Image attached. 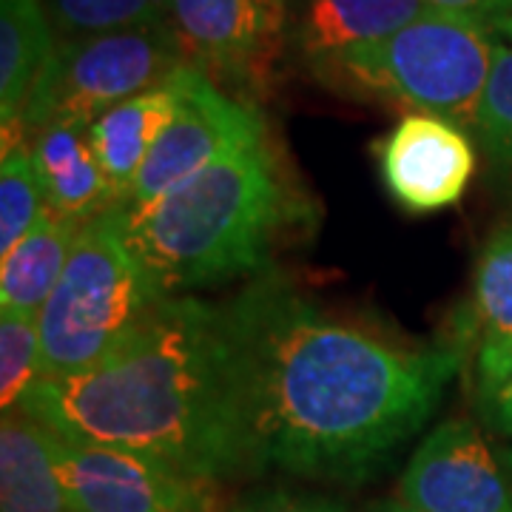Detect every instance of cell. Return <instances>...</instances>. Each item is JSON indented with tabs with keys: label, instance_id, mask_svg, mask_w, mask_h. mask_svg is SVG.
<instances>
[{
	"label": "cell",
	"instance_id": "obj_1",
	"mask_svg": "<svg viewBox=\"0 0 512 512\" xmlns=\"http://www.w3.org/2000/svg\"><path fill=\"white\" fill-rule=\"evenodd\" d=\"M256 476L362 484L419 433L470 348L404 345L319 311L276 276L225 305Z\"/></svg>",
	"mask_w": 512,
	"mask_h": 512
},
{
	"label": "cell",
	"instance_id": "obj_2",
	"mask_svg": "<svg viewBox=\"0 0 512 512\" xmlns=\"http://www.w3.org/2000/svg\"><path fill=\"white\" fill-rule=\"evenodd\" d=\"M43 427L163 458L222 484L256 476L225 305L163 296L103 362L37 379L18 404Z\"/></svg>",
	"mask_w": 512,
	"mask_h": 512
},
{
	"label": "cell",
	"instance_id": "obj_3",
	"mask_svg": "<svg viewBox=\"0 0 512 512\" xmlns=\"http://www.w3.org/2000/svg\"><path fill=\"white\" fill-rule=\"evenodd\" d=\"M291 191L268 131L245 140L148 205H123L134 254L163 296L262 276Z\"/></svg>",
	"mask_w": 512,
	"mask_h": 512
},
{
	"label": "cell",
	"instance_id": "obj_4",
	"mask_svg": "<svg viewBox=\"0 0 512 512\" xmlns=\"http://www.w3.org/2000/svg\"><path fill=\"white\" fill-rule=\"evenodd\" d=\"M490 20L430 9L384 40L313 60V74L339 92L473 128L493 69Z\"/></svg>",
	"mask_w": 512,
	"mask_h": 512
},
{
	"label": "cell",
	"instance_id": "obj_5",
	"mask_svg": "<svg viewBox=\"0 0 512 512\" xmlns=\"http://www.w3.org/2000/svg\"><path fill=\"white\" fill-rule=\"evenodd\" d=\"M163 299L134 254L126 208L111 205L83 225L46 299L40 322V379H66L103 362Z\"/></svg>",
	"mask_w": 512,
	"mask_h": 512
},
{
	"label": "cell",
	"instance_id": "obj_6",
	"mask_svg": "<svg viewBox=\"0 0 512 512\" xmlns=\"http://www.w3.org/2000/svg\"><path fill=\"white\" fill-rule=\"evenodd\" d=\"M185 55L168 20L86 37H63L32 89L20 128L32 134L55 120L92 126L100 114L163 86Z\"/></svg>",
	"mask_w": 512,
	"mask_h": 512
},
{
	"label": "cell",
	"instance_id": "obj_7",
	"mask_svg": "<svg viewBox=\"0 0 512 512\" xmlns=\"http://www.w3.org/2000/svg\"><path fill=\"white\" fill-rule=\"evenodd\" d=\"M72 512H214L217 484L126 447L63 436L46 427Z\"/></svg>",
	"mask_w": 512,
	"mask_h": 512
},
{
	"label": "cell",
	"instance_id": "obj_8",
	"mask_svg": "<svg viewBox=\"0 0 512 512\" xmlns=\"http://www.w3.org/2000/svg\"><path fill=\"white\" fill-rule=\"evenodd\" d=\"M177 111L154 143L123 205H148L183 185L231 148L265 134V117L194 66L174 72Z\"/></svg>",
	"mask_w": 512,
	"mask_h": 512
},
{
	"label": "cell",
	"instance_id": "obj_9",
	"mask_svg": "<svg viewBox=\"0 0 512 512\" xmlns=\"http://www.w3.org/2000/svg\"><path fill=\"white\" fill-rule=\"evenodd\" d=\"M402 501L419 512H512V478L473 421L447 419L407 461Z\"/></svg>",
	"mask_w": 512,
	"mask_h": 512
},
{
	"label": "cell",
	"instance_id": "obj_10",
	"mask_svg": "<svg viewBox=\"0 0 512 512\" xmlns=\"http://www.w3.org/2000/svg\"><path fill=\"white\" fill-rule=\"evenodd\" d=\"M384 188L410 214L453 208L476 174V140L436 114H407L373 146Z\"/></svg>",
	"mask_w": 512,
	"mask_h": 512
},
{
	"label": "cell",
	"instance_id": "obj_11",
	"mask_svg": "<svg viewBox=\"0 0 512 512\" xmlns=\"http://www.w3.org/2000/svg\"><path fill=\"white\" fill-rule=\"evenodd\" d=\"M165 20L185 66L237 89L265 77L282 35V20L271 18L259 0H165Z\"/></svg>",
	"mask_w": 512,
	"mask_h": 512
},
{
	"label": "cell",
	"instance_id": "obj_12",
	"mask_svg": "<svg viewBox=\"0 0 512 512\" xmlns=\"http://www.w3.org/2000/svg\"><path fill=\"white\" fill-rule=\"evenodd\" d=\"M464 328L473 348V393L484 413L512 379V222L487 237L473 274Z\"/></svg>",
	"mask_w": 512,
	"mask_h": 512
},
{
	"label": "cell",
	"instance_id": "obj_13",
	"mask_svg": "<svg viewBox=\"0 0 512 512\" xmlns=\"http://www.w3.org/2000/svg\"><path fill=\"white\" fill-rule=\"evenodd\" d=\"M29 137L52 211L89 222L111 205H120L94 157L86 123L55 120Z\"/></svg>",
	"mask_w": 512,
	"mask_h": 512
},
{
	"label": "cell",
	"instance_id": "obj_14",
	"mask_svg": "<svg viewBox=\"0 0 512 512\" xmlns=\"http://www.w3.org/2000/svg\"><path fill=\"white\" fill-rule=\"evenodd\" d=\"M174 111H177V86L171 74L163 86H154L114 106L89 126L94 157L120 205L126 202L131 185L143 171L154 143L171 123Z\"/></svg>",
	"mask_w": 512,
	"mask_h": 512
},
{
	"label": "cell",
	"instance_id": "obj_15",
	"mask_svg": "<svg viewBox=\"0 0 512 512\" xmlns=\"http://www.w3.org/2000/svg\"><path fill=\"white\" fill-rule=\"evenodd\" d=\"M0 512H72L46 427L20 407L0 421Z\"/></svg>",
	"mask_w": 512,
	"mask_h": 512
},
{
	"label": "cell",
	"instance_id": "obj_16",
	"mask_svg": "<svg viewBox=\"0 0 512 512\" xmlns=\"http://www.w3.org/2000/svg\"><path fill=\"white\" fill-rule=\"evenodd\" d=\"M433 6L427 0H308L299 46L308 63L384 40Z\"/></svg>",
	"mask_w": 512,
	"mask_h": 512
},
{
	"label": "cell",
	"instance_id": "obj_17",
	"mask_svg": "<svg viewBox=\"0 0 512 512\" xmlns=\"http://www.w3.org/2000/svg\"><path fill=\"white\" fill-rule=\"evenodd\" d=\"M83 220L57 214L49 205L43 208L35 228L20 239L0 265V308L40 316L46 299L55 291L63 274Z\"/></svg>",
	"mask_w": 512,
	"mask_h": 512
},
{
	"label": "cell",
	"instance_id": "obj_18",
	"mask_svg": "<svg viewBox=\"0 0 512 512\" xmlns=\"http://www.w3.org/2000/svg\"><path fill=\"white\" fill-rule=\"evenodd\" d=\"M52 18L43 0H0V123L20 126L32 89L55 55Z\"/></svg>",
	"mask_w": 512,
	"mask_h": 512
},
{
	"label": "cell",
	"instance_id": "obj_19",
	"mask_svg": "<svg viewBox=\"0 0 512 512\" xmlns=\"http://www.w3.org/2000/svg\"><path fill=\"white\" fill-rule=\"evenodd\" d=\"M487 183L512 205V46H495L493 69L470 128Z\"/></svg>",
	"mask_w": 512,
	"mask_h": 512
},
{
	"label": "cell",
	"instance_id": "obj_20",
	"mask_svg": "<svg viewBox=\"0 0 512 512\" xmlns=\"http://www.w3.org/2000/svg\"><path fill=\"white\" fill-rule=\"evenodd\" d=\"M46 208V191L37 171L32 140L20 126L3 131L0 160V256L26 237Z\"/></svg>",
	"mask_w": 512,
	"mask_h": 512
},
{
	"label": "cell",
	"instance_id": "obj_21",
	"mask_svg": "<svg viewBox=\"0 0 512 512\" xmlns=\"http://www.w3.org/2000/svg\"><path fill=\"white\" fill-rule=\"evenodd\" d=\"M43 348L40 322L32 313L0 311V407L15 410L26 390L40 379Z\"/></svg>",
	"mask_w": 512,
	"mask_h": 512
},
{
	"label": "cell",
	"instance_id": "obj_22",
	"mask_svg": "<svg viewBox=\"0 0 512 512\" xmlns=\"http://www.w3.org/2000/svg\"><path fill=\"white\" fill-rule=\"evenodd\" d=\"M49 18L66 37L100 35L165 20V0H49Z\"/></svg>",
	"mask_w": 512,
	"mask_h": 512
},
{
	"label": "cell",
	"instance_id": "obj_23",
	"mask_svg": "<svg viewBox=\"0 0 512 512\" xmlns=\"http://www.w3.org/2000/svg\"><path fill=\"white\" fill-rule=\"evenodd\" d=\"M228 512H353L325 495L293 493V490H262L239 501Z\"/></svg>",
	"mask_w": 512,
	"mask_h": 512
},
{
	"label": "cell",
	"instance_id": "obj_24",
	"mask_svg": "<svg viewBox=\"0 0 512 512\" xmlns=\"http://www.w3.org/2000/svg\"><path fill=\"white\" fill-rule=\"evenodd\" d=\"M433 9L444 12H458V15H470L495 23L504 15H512V0H427Z\"/></svg>",
	"mask_w": 512,
	"mask_h": 512
},
{
	"label": "cell",
	"instance_id": "obj_25",
	"mask_svg": "<svg viewBox=\"0 0 512 512\" xmlns=\"http://www.w3.org/2000/svg\"><path fill=\"white\" fill-rule=\"evenodd\" d=\"M481 421H484V427L495 433L498 439H507L512 441V379L507 382V387L498 393L493 399V404L484 410V413H478Z\"/></svg>",
	"mask_w": 512,
	"mask_h": 512
},
{
	"label": "cell",
	"instance_id": "obj_26",
	"mask_svg": "<svg viewBox=\"0 0 512 512\" xmlns=\"http://www.w3.org/2000/svg\"><path fill=\"white\" fill-rule=\"evenodd\" d=\"M259 6H262L271 18L276 20L285 18V0H259Z\"/></svg>",
	"mask_w": 512,
	"mask_h": 512
},
{
	"label": "cell",
	"instance_id": "obj_27",
	"mask_svg": "<svg viewBox=\"0 0 512 512\" xmlns=\"http://www.w3.org/2000/svg\"><path fill=\"white\" fill-rule=\"evenodd\" d=\"M493 26H495V32H498V35H504L512 43V15H504V18H498Z\"/></svg>",
	"mask_w": 512,
	"mask_h": 512
},
{
	"label": "cell",
	"instance_id": "obj_28",
	"mask_svg": "<svg viewBox=\"0 0 512 512\" xmlns=\"http://www.w3.org/2000/svg\"><path fill=\"white\" fill-rule=\"evenodd\" d=\"M498 458H501L504 470H507V473H510V478H512V441H510V444H501V447H498Z\"/></svg>",
	"mask_w": 512,
	"mask_h": 512
},
{
	"label": "cell",
	"instance_id": "obj_29",
	"mask_svg": "<svg viewBox=\"0 0 512 512\" xmlns=\"http://www.w3.org/2000/svg\"><path fill=\"white\" fill-rule=\"evenodd\" d=\"M379 512H419V510H413V507H410V504H404V501H393V504H384Z\"/></svg>",
	"mask_w": 512,
	"mask_h": 512
}]
</instances>
